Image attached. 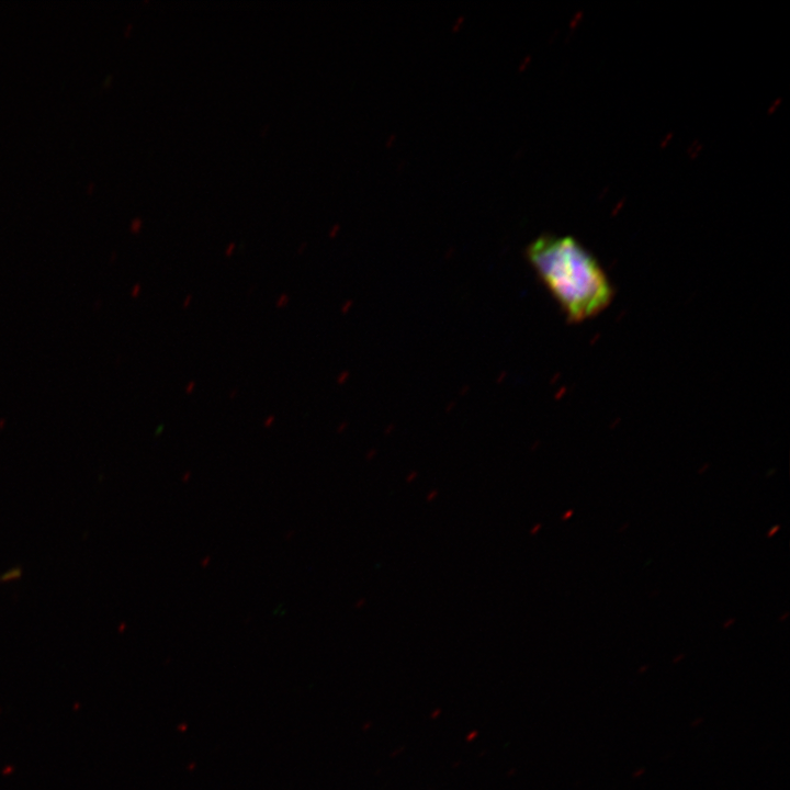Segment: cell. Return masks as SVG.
Wrapping results in <instances>:
<instances>
[{"label": "cell", "mask_w": 790, "mask_h": 790, "mask_svg": "<svg viewBox=\"0 0 790 790\" xmlns=\"http://www.w3.org/2000/svg\"><path fill=\"white\" fill-rule=\"evenodd\" d=\"M527 257L569 321L594 317L612 301L603 269L573 237H539L528 246Z\"/></svg>", "instance_id": "1"}]
</instances>
